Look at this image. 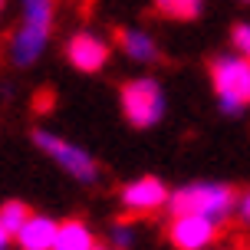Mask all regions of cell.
Returning a JSON list of instances; mask_svg holds the SVG:
<instances>
[{
    "label": "cell",
    "instance_id": "obj_4",
    "mask_svg": "<svg viewBox=\"0 0 250 250\" xmlns=\"http://www.w3.org/2000/svg\"><path fill=\"white\" fill-rule=\"evenodd\" d=\"M224 234L221 221L204 217V214H171V221L165 227V237L171 240L178 250H201Z\"/></svg>",
    "mask_w": 250,
    "mask_h": 250
},
{
    "label": "cell",
    "instance_id": "obj_10",
    "mask_svg": "<svg viewBox=\"0 0 250 250\" xmlns=\"http://www.w3.org/2000/svg\"><path fill=\"white\" fill-rule=\"evenodd\" d=\"M92 247H96V237L89 234V227L83 221H62L56 227L53 250H92Z\"/></svg>",
    "mask_w": 250,
    "mask_h": 250
},
{
    "label": "cell",
    "instance_id": "obj_3",
    "mask_svg": "<svg viewBox=\"0 0 250 250\" xmlns=\"http://www.w3.org/2000/svg\"><path fill=\"white\" fill-rule=\"evenodd\" d=\"M119 96H122V112L125 119L135 125V128H148L162 119V89L155 86L151 79H132V83H125L119 89Z\"/></svg>",
    "mask_w": 250,
    "mask_h": 250
},
{
    "label": "cell",
    "instance_id": "obj_15",
    "mask_svg": "<svg viewBox=\"0 0 250 250\" xmlns=\"http://www.w3.org/2000/svg\"><path fill=\"white\" fill-rule=\"evenodd\" d=\"M230 40H234V46L250 60V26H234L230 30Z\"/></svg>",
    "mask_w": 250,
    "mask_h": 250
},
{
    "label": "cell",
    "instance_id": "obj_7",
    "mask_svg": "<svg viewBox=\"0 0 250 250\" xmlns=\"http://www.w3.org/2000/svg\"><path fill=\"white\" fill-rule=\"evenodd\" d=\"M66 56L79 73H96L109 60V43H102L99 37H89V33H76L66 46Z\"/></svg>",
    "mask_w": 250,
    "mask_h": 250
},
{
    "label": "cell",
    "instance_id": "obj_11",
    "mask_svg": "<svg viewBox=\"0 0 250 250\" xmlns=\"http://www.w3.org/2000/svg\"><path fill=\"white\" fill-rule=\"evenodd\" d=\"M23 7H26L23 26H30V30H40V33H50V23H53V0H23Z\"/></svg>",
    "mask_w": 250,
    "mask_h": 250
},
{
    "label": "cell",
    "instance_id": "obj_9",
    "mask_svg": "<svg viewBox=\"0 0 250 250\" xmlns=\"http://www.w3.org/2000/svg\"><path fill=\"white\" fill-rule=\"evenodd\" d=\"M112 40L119 43V50L128 53L132 60H142V62H155V60H162V56H158V50H155V43H151L148 37L135 33V30L115 26V30H112Z\"/></svg>",
    "mask_w": 250,
    "mask_h": 250
},
{
    "label": "cell",
    "instance_id": "obj_1",
    "mask_svg": "<svg viewBox=\"0 0 250 250\" xmlns=\"http://www.w3.org/2000/svg\"><path fill=\"white\" fill-rule=\"evenodd\" d=\"M240 191L230 185H191L171 194L168 211L171 214H204L214 221H224L230 208L237 204Z\"/></svg>",
    "mask_w": 250,
    "mask_h": 250
},
{
    "label": "cell",
    "instance_id": "obj_6",
    "mask_svg": "<svg viewBox=\"0 0 250 250\" xmlns=\"http://www.w3.org/2000/svg\"><path fill=\"white\" fill-rule=\"evenodd\" d=\"M33 142H37L46 155H53L73 178H79V181H92V178H96V162H92L83 148H76V145L50 135V132H33Z\"/></svg>",
    "mask_w": 250,
    "mask_h": 250
},
{
    "label": "cell",
    "instance_id": "obj_20",
    "mask_svg": "<svg viewBox=\"0 0 250 250\" xmlns=\"http://www.w3.org/2000/svg\"><path fill=\"white\" fill-rule=\"evenodd\" d=\"M0 7H3V0H0Z\"/></svg>",
    "mask_w": 250,
    "mask_h": 250
},
{
    "label": "cell",
    "instance_id": "obj_17",
    "mask_svg": "<svg viewBox=\"0 0 250 250\" xmlns=\"http://www.w3.org/2000/svg\"><path fill=\"white\" fill-rule=\"evenodd\" d=\"M10 237H13V234H10V230H7V227H3V224H0V250L7 247V240H10Z\"/></svg>",
    "mask_w": 250,
    "mask_h": 250
},
{
    "label": "cell",
    "instance_id": "obj_8",
    "mask_svg": "<svg viewBox=\"0 0 250 250\" xmlns=\"http://www.w3.org/2000/svg\"><path fill=\"white\" fill-rule=\"evenodd\" d=\"M56 227L53 221H46V217H30L23 227H20V234H17V240H20V247L23 250H53V244H56Z\"/></svg>",
    "mask_w": 250,
    "mask_h": 250
},
{
    "label": "cell",
    "instance_id": "obj_13",
    "mask_svg": "<svg viewBox=\"0 0 250 250\" xmlns=\"http://www.w3.org/2000/svg\"><path fill=\"white\" fill-rule=\"evenodd\" d=\"M155 10L168 20H191L198 17L201 0H155Z\"/></svg>",
    "mask_w": 250,
    "mask_h": 250
},
{
    "label": "cell",
    "instance_id": "obj_12",
    "mask_svg": "<svg viewBox=\"0 0 250 250\" xmlns=\"http://www.w3.org/2000/svg\"><path fill=\"white\" fill-rule=\"evenodd\" d=\"M30 217H33V208H30V204H23V201H7V204L0 208V224L7 227L13 237L20 234V227H23Z\"/></svg>",
    "mask_w": 250,
    "mask_h": 250
},
{
    "label": "cell",
    "instance_id": "obj_16",
    "mask_svg": "<svg viewBox=\"0 0 250 250\" xmlns=\"http://www.w3.org/2000/svg\"><path fill=\"white\" fill-rule=\"evenodd\" d=\"M240 214H244V221L250 224V191L244 194V201H240Z\"/></svg>",
    "mask_w": 250,
    "mask_h": 250
},
{
    "label": "cell",
    "instance_id": "obj_2",
    "mask_svg": "<svg viewBox=\"0 0 250 250\" xmlns=\"http://www.w3.org/2000/svg\"><path fill=\"white\" fill-rule=\"evenodd\" d=\"M211 79L227 112H240L250 105V60H214Z\"/></svg>",
    "mask_w": 250,
    "mask_h": 250
},
{
    "label": "cell",
    "instance_id": "obj_18",
    "mask_svg": "<svg viewBox=\"0 0 250 250\" xmlns=\"http://www.w3.org/2000/svg\"><path fill=\"white\" fill-rule=\"evenodd\" d=\"M244 250H250V240H247V244H244Z\"/></svg>",
    "mask_w": 250,
    "mask_h": 250
},
{
    "label": "cell",
    "instance_id": "obj_14",
    "mask_svg": "<svg viewBox=\"0 0 250 250\" xmlns=\"http://www.w3.org/2000/svg\"><path fill=\"white\" fill-rule=\"evenodd\" d=\"M53 102H56V92H53V89L50 86H46V89H40V92H37V96H33V112H50V109H53Z\"/></svg>",
    "mask_w": 250,
    "mask_h": 250
},
{
    "label": "cell",
    "instance_id": "obj_19",
    "mask_svg": "<svg viewBox=\"0 0 250 250\" xmlns=\"http://www.w3.org/2000/svg\"><path fill=\"white\" fill-rule=\"evenodd\" d=\"M92 250H102V247H92Z\"/></svg>",
    "mask_w": 250,
    "mask_h": 250
},
{
    "label": "cell",
    "instance_id": "obj_5",
    "mask_svg": "<svg viewBox=\"0 0 250 250\" xmlns=\"http://www.w3.org/2000/svg\"><path fill=\"white\" fill-rule=\"evenodd\" d=\"M171 201L168 188L158 181V178H142V181H132V185L122 188V204H125V217L122 221H135V217H151V214L165 208Z\"/></svg>",
    "mask_w": 250,
    "mask_h": 250
}]
</instances>
